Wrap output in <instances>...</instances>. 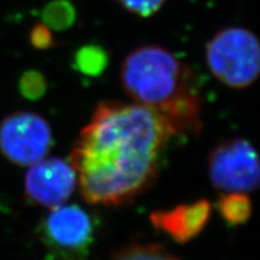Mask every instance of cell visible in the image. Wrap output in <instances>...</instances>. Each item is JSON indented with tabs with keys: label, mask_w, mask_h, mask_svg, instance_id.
<instances>
[{
	"label": "cell",
	"mask_w": 260,
	"mask_h": 260,
	"mask_svg": "<svg viewBox=\"0 0 260 260\" xmlns=\"http://www.w3.org/2000/svg\"><path fill=\"white\" fill-rule=\"evenodd\" d=\"M119 79L126 95L162 117L174 135L200 134L201 98L194 73L167 48L133 50L122 61Z\"/></svg>",
	"instance_id": "obj_2"
},
{
	"label": "cell",
	"mask_w": 260,
	"mask_h": 260,
	"mask_svg": "<svg viewBox=\"0 0 260 260\" xmlns=\"http://www.w3.org/2000/svg\"><path fill=\"white\" fill-rule=\"evenodd\" d=\"M110 260H182L154 243H133L116 252Z\"/></svg>",
	"instance_id": "obj_12"
},
{
	"label": "cell",
	"mask_w": 260,
	"mask_h": 260,
	"mask_svg": "<svg viewBox=\"0 0 260 260\" xmlns=\"http://www.w3.org/2000/svg\"><path fill=\"white\" fill-rule=\"evenodd\" d=\"M212 186L223 193H251L259 186V159L245 139L234 138L212 149L207 160Z\"/></svg>",
	"instance_id": "obj_5"
},
{
	"label": "cell",
	"mask_w": 260,
	"mask_h": 260,
	"mask_svg": "<svg viewBox=\"0 0 260 260\" xmlns=\"http://www.w3.org/2000/svg\"><path fill=\"white\" fill-rule=\"evenodd\" d=\"M29 40H30L32 46L38 50H47L54 44L52 30L44 23H38L31 28Z\"/></svg>",
	"instance_id": "obj_15"
},
{
	"label": "cell",
	"mask_w": 260,
	"mask_h": 260,
	"mask_svg": "<svg viewBox=\"0 0 260 260\" xmlns=\"http://www.w3.org/2000/svg\"><path fill=\"white\" fill-rule=\"evenodd\" d=\"M76 186L77 176L73 165L57 157H45L30 165L24 178L28 199L50 210L67 203Z\"/></svg>",
	"instance_id": "obj_7"
},
{
	"label": "cell",
	"mask_w": 260,
	"mask_h": 260,
	"mask_svg": "<svg viewBox=\"0 0 260 260\" xmlns=\"http://www.w3.org/2000/svg\"><path fill=\"white\" fill-rule=\"evenodd\" d=\"M110 56L99 45H84L76 51L74 64L77 71L84 76L96 77L106 70Z\"/></svg>",
	"instance_id": "obj_9"
},
{
	"label": "cell",
	"mask_w": 260,
	"mask_h": 260,
	"mask_svg": "<svg viewBox=\"0 0 260 260\" xmlns=\"http://www.w3.org/2000/svg\"><path fill=\"white\" fill-rule=\"evenodd\" d=\"M211 205L207 200L178 205L170 210L154 211L149 216L155 229L178 243L189 242L203 232L209 222Z\"/></svg>",
	"instance_id": "obj_8"
},
{
	"label": "cell",
	"mask_w": 260,
	"mask_h": 260,
	"mask_svg": "<svg viewBox=\"0 0 260 260\" xmlns=\"http://www.w3.org/2000/svg\"><path fill=\"white\" fill-rule=\"evenodd\" d=\"M217 206L230 225L246 223L252 214V203L246 193H223Z\"/></svg>",
	"instance_id": "obj_10"
},
{
	"label": "cell",
	"mask_w": 260,
	"mask_h": 260,
	"mask_svg": "<svg viewBox=\"0 0 260 260\" xmlns=\"http://www.w3.org/2000/svg\"><path fill=\"white\" fill-rule=\"evenodd\" d=\"M172 135L165 119L144 105L99 104L70 154L84 200L119 206L147 190Z\"/></svg>",
	"instance_id": "obj_1"
},
{
	"label": "cell",
	"mask_w": 260,
	"mask_h": 260,
	"mask_svg": "<svg viewBox=\"0 0 260 260\" xmlns=\"http://www.w3.org/2000/svg\"><path fill=\"white\" fill-rule=\"evenodd\" d=\"M75 21L76 9L69 0H52L42 11V23L51 30H67Z\"/></svg>",
	"instance_id": "obj_11"
},
{
	"label": "cell",
	"mask_w": 260,
	"mask_h": 260,
	"mask_svg": "<svg viewBox=\"0 0 260 260\" xmlns=\"http://www.w3.org/2000/svg\"><path fill=\"white\" fill-rule=\"evenodd\" d=\"M205 60L211 74L230 88L243 89L258 79L260 45L245 27L220 29L207 42Z\"/></svg>",
	"instance_id": "obj_3"
},
{
	"label": "cell",
	"mask_w": 260,
	"mask_h": 260,
	"mask_svg": "<svg viewBox=\"0 0 260 260\" xmlns=\"http://www.w3.org/2000/svg\"><path fill=\"white\" fill-rule=\"evenodd\" d=\"M52 130L44 117L19 111L0 123V152L12 164L30 167L46 157L52 146Z\"/></svg>",
	"instance_id": "obj_6"
},
{
	"label": "cell",
	"mask_w": 260,
	"mask_h": 260,
	"mask_svg": "<svg viewBox=\"0 0 260 260\" xmlns=\"http://www.w3.org/2000/svg\"><path fill=\"white\" fill-rule=\"evenodd\" d=\"M122 8L138 16V17L147 18L160 11L167 0H117Z\"/></svg>",
	"instance_id": "obj_14"
},
{
	"label": "cell",
	"mask_w": 260,
	"mask_h": 260,
	"mask_svg": "<svg viewBox=\"0 0 260 260\" xmlns=\"http://www.w3.org/2000/svg\"><path fill=\"white\" fill-rule=\"evenodd\" d=\"M39 234L48 251L64 259L87 255L95 239V222L79 205L63 204L51 209Z\"/></svg>",
	"instance_id": "obj_4"
},
{
	"label": "cell",
	"mask_w": 260,
	"mask_h": 260,
	"mask_svg": "<svg viewBox=\"0 0 260 260\" xmlns=\"http://www.w3.org/2000/svg\"><path fill=\"white\" fill-rule=\"evenodd\" d=\"M47 90V81L41 73L29 70L19 80V92L29 100H39Z\"/></svg>",
	"instance_id": "obj_13"
}]
</instances>
